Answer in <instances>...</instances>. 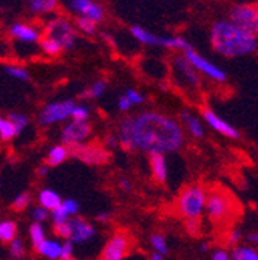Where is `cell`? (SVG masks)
I'll use <instances>...</instances> for the list:
<instances>
[{
	"label": "cell",
	"instance_id": "cell-13",
	"mask_svg": "<svg viewBox=\"0 0 258 260\" xmlns=\"http://www.w3.org/2000/svg\"><path fill=\"white\" fill-rule=\"evenodd\" d=\"M67 8L78 17H88L98 23L105 19V8L96 0H67Z\"/></svg>",
	"mask_w": 258,
	"mask_h": 260
},
{
	"label": "cell",
	"instance_id": "cell-18",
	"mask_svg": "<svg viewBox=\"0 0 258 260\" xmlns=\"http://www.w3.org/2000/svg\"><path fill=\"white\" fill-rule=\"evenodd\" d=\"M179 119L184 124V127L187 128V132L197 140H201L204 137V124L201 122V119L198 116L193 115L190 110L184 109L179 112Z\"/></svg>",
	"mask_w": 258,
	"mask_h": 260
},
{
	"label": "cell",
	"instance_id": "cell-43",
	"mask_svg": "<svg viewBox=\"0 0 258 260\" xmlns=\"http://www.w3.org/2000/svg\"><path fill=\"white\" fill-rule=\"evenodd\" d=\"M62 205L65 206V209L68 211V214H70V215H76V214H78V211H79V203H78L76 200H73V199L63 200V203H62Z\"/></svg>",
	"mask_w": 258,
	"mask_h": 260
},
{
	"label": "cell",
	"instance_id": "cell-6",
	"mask_svg": "<svg viewBox=\"0 0 258 260\" xmlns=\"http://www.w3.org/2000/svg\"><path fill=\"white\" fill-rule=\"evenodd\" d=\"M206 211L213 223H223L232 218L234 214V199L221 187H213L207 192Z\"/></svg>",
	"mask_w": 258,
	"mask_h": 260
},
{
	"label": "cell",
	"instance_id": "cell-34",
	"mask_svg": "<svg viewBox=\"0 0 258 260\" xmlns=\"http://www.w3.org/2000/svg\"><path fill=\"white\" fill-rule=\"evenodd\" d=\"M53 233L54 236L60 237V239H65V240H71V228L70 223H57L53 224Z\"/></svg>",
	"mask_w": 258,
	"mask_h": 260
},
{
	"label": "cell",
	"instance_id": "cell-11",
	"mask_svg": "<svg viewBox=\"0 0 258 260\" xmlns=\"http://www.w3.org/2000/svg\"><path fill=\"white\" fill-rule=\"evenodd\" d=\"M132 249V237L125 231H116L105 243L99 260H124Z\"/></svg>",
	"mask_w": 258,
	"mask_h": 260
},
{
	"label": "cell",
	"instance_id": "cell-15",
	"mask_svg": "<svg viewBox=\"0 0 258 260\" xmlns=\"http://www.w3.org/2000/svg\"><path fill=\"white\" fill-rule=\"evenodd\" d=\"M201 116H203V121L210 127L213 128L215 132H218L219 135L226 137V138H232V140H238L240 138V132L226 119H223L219 115H216L212 109L209 107H204L201 109Z\"/></svg>",
	"mask_w": 258,
	"mask_h": 260
},
{
	"label": "cell",
	"instance_id": "cell-10",
	"mask_svg": "<svg viewBox=\"0 0 258 260\" xmlns=\"http://www.w3.org/2000/svg\"><path fill=\"white\" fill-rule=\"evenodd\" d=\"M229 19L258 38V4H238L229 11Z\"/></svg>",
	"mask_w": 258,
	"mask_h": 260
},
{
	"label": "cell",
	"instance_id": "cell-25",
	"mask_svg": "<svg viewBox=\"0 0 258 260\" xmlns=\"http://www.w3.org/2000/svg\"><path fill=\"white\" fill-rule=\"evenodd\" d=\"M232 260H258V249L252 245H237L232 249Z\"/></svg>",
	"mask_w": 258,
	"mask_h": 260
},
{
	"label": "cell",
	"instance_id": "cell-39",
	"mask_svg": "<svg viewBox=\"0 0 258 260\" xmlns=\"http://www.w3.org/2000/svg\"><path fill=\"white\" fill-rule=\"evenodd\" d=\"M88 116H90V109L84 104H78L75 112H73V118L75 121H88Z\"/></svg>",
	"mask_w": 258,
	"mask_h": 260
},
{
	"label": "cell",
	"instance_id": "cell-51",
	"mask_svg": "<svg viewBox=\"0 0 258 260\" xmlns=\"http://www.w3.org/2000/svg\"><path fill=\"white\" fill-rule=\"evenodd\" d=\"M150 258H152V260H166L164 255H163V254H159V252H153V254L150 255Z\"/></svg>",
	"mask_w": 258,
	"mask_h": 260
},
{
	"label": "cell",
	"instance_id": "cell-47",
	"mask_svg": "<svg viewBox=\"0 0 258 260\" xmlns=\"http://www.w3.org/2000/svg\"><path fill=\"white\" fill-rule=\"evenodd\" d=\"M96 220H98L99 223H108L112 220V215L108 212H102V214H98L96 215Z\"/></svg>",
	"mask_w": 258,
	"mask_h": 260
},
{
	"label": "cell",
	"instance_id": "cell-38",
	"mask_svg": "<svg viewBox=\"0 0 258 260\" xmlns=\"http://www.w3.org/2000/svg\"><path fill=\"white\" fill-rule=\"evenodd\" d=\"M8 118L14 122V125L19 128V132H20V134H22V130L28 125V116L23 115V113H16V112H13V113H8Z\"/></svg>",
	"mask_w": 258,
	"mask_h": 260
},
{
	"label": "cell",
	"instance_id": "cell-2",
	"mask_svg": "<svg viewBox=\"0 0 258 260\" xmlns=\"http://www.w3.org/2000/svg\"><path fill=\"white\" fill-rule=\"evenodd\" d=\"M210 45L224 57H243L258 50V38L228 17L213 22L210 26Z\"/></svg>",
	"mask_w": 258,
	"mask_h": 260
},
{
	"label": "cell",
	"instance_id": "cell-37",
	"mask_svg": "<svg viewBox=\"0 0 258 260\" xmlns=\"http://www.w3.org/2000/svg\"><path fill=\"white\" fill-rule=\"evenodd\" d=\"M124 94L128 98V100H130V103L133 104V107H135V106H141V104L145 103V96H144L142 93H139L138 90H135V88H128V90H125Z\"/></svg>",
	"mask_w": 258,
	"mask_h": 260
},
{
	"label": "cell",
	"instance_id": "cell-24",
	"mask_svg": "<svg viewBox=\"0 0 258 260\" xmlns=\"http://www.w3.org/2000/svg\"><path fill=\"white\" fill-rule=\"evenodd\" d=\"M17 135H20V132H19V128L14 125V122L8 116L0 118V140L7 143V141L14 140Z\"/></svg>",
	"mask_w": 258,
	"mask_h": 260
},
{
	"label": "cell",
	"instance_id": "cell-17",
	"mask_svg": "<svg viewBox=\"0 0 258 260\" xmlns=\"http://www.w3.org/2000/svg\"><path fill=\"white\" fill-rule=\"evenodd\" d=\"M70 223V228H71V242L73 243H84V242H88L90 239H93L94 236V228L91 223H88L85 218L82 217H71L68 220Z\"/></svg>",
	"mask_w": 258,
	"mask_h": 260
},
{
	"label": "cell",
	"instance_id": "cell-31",
	"mask_svg": "<svg viewBox=\"0 0 258 260\" xmlns=\"http://www.w3.org/2000/svg\"><path fill=\"white\" fill-rule=\"evenodd\" d=\"M41 50L47 54V56H50V57H56V56H59L63 50H62V47L54 41V39H50V38H44L42 41H41Z\"/></svg>",
	"mask_w": 258,
	"mask_h": 260
},
{
	"label": "cell",
	"instance_id": "cell-48",
	"mask_svg": "<svg viewBox=\"0 0 258 260\" xmlns=\"http://www.w3.org/2000/svg\"><path fill=\"white\" fill-rule=\"evenodd\" d=\"M119 187L124 189V190H130V189H132V187H130V181L125 180V178H121V180H119Z\"/></svg>",
	"mask_w": 258,
	"mask_h": 260
},
{
	"label": "cell",
	"instance_id": "cell-29",
	"mask_svg": "<svg viewBox=\"0 0 258 260\" xmlns=\"http://www.w3.org/2000/svg\"><path fill=\"white\" fill-rule=\"evenodd\" d=\"M75 25H76L78 31L85 36H93V35H96V31H98V22H94L88 17H76Z\"/></svg>",
	"mask_w": 258,
	"mask_h": 260
},
{
	"label": "cell",
	"instance_id": "cell-36",
	"mask_svg": "<svg viewBox=\"0 0 258 260\" xmlns=\"http://www.w3.org/2000/svg\"><path fill=\"white\" fill-rule=\"evenodd\" d=\"M70 217L71 215L68 214V211L65 209V206H63V205H60L57 209L51 211V220H53L54 224H57V223H67L70 220Z\"/></svg>",
	"mask_w": 258,
	"mask_h": 260
},
{
	"label": "cell",
	"instance_id": "cell-19",
	"mask_svg": "<svg viewBox=\"0 0 258 260\" xmlns=\"http://www.w3.org/2000/svg\"><path fill=\"white\" fill-rule=\"evenodd\" d=\"M150 161V169L152 175L156 183L164 184L167 181V162H166V155L164 153H152L149 155Z\"/></svg>",
	"mask_w": 258,
	"mask_h": 260
},
{
	"label": "cell",
	"instance_id": "cell-54",
	"mask_svg": "<svg viewBox=\"0 0 258 260\" xmlns=\"http://www.w3.org/2000/svg\"><path fill=\"white\" fill-rule=\"evenodd\" d=\"M67 260H76V258H75V257H71V258H67Z\"/></svg>",
	"mask_w": 258,
	"mask_h": 260
},
{
	"label": "cell",
	"instance_id": "cell-46",
	"mask_svg": "<svg viewBox=\"0 0 258 260\" xmlns=\"http://www.w3.org/2000/svg\"><path fill=\"white\" fill-rule=\"evenodd\" d=\"M105 144H107V147H108V149H115L116 146H119L118 135H116V137H115V135H107V138H105Z\"/></svg>",
	"mask_w": 258,
	"mask_h": 260
},
{
	"label": "cell",
	"instance_id": "cell-22",
	"mask_svg": "<svg viewBox=\"0 0 258 260\" xmlns=\"http://www.w3.org/2000/svg\"><path fill=\"white\" fill-rule=\"evenodd\" d=\"M34 251L42 257H47L50 260H57L62 257V243L56 240H45Z\"/></svg>",
	"mask_w": 258,
	"mask_h": 260
},
{
	"label": "cell",
	"instance_id": "cell-53",
	"mask_svg": "<svg viewBox=\"0 0 258 260\" xmlns=\"http://www.w3.org/2000/svg\"><path fill=\"white\" fill-rule=\"evenodd\" d=\"M13 260H28V258H13Z\"/></svg>",
	"mask_w": 258,
	"mask_h": 260
},
{
	"label": "cell",
	"instance_id": "cell-23",
	"mask_svg": "<svg viewBox=\"0 0 258 260\" xmlns=\"http://www.w3.org/2000/svg\"><path fill=\"white\" fill-rule=\"evenodd\" d=\"M39 203L42 208L48 209V211H54L62 205V200L59 197V193H56L51 189H44L39 193Z\"/></svg>",
	"mask_w": 258,
	"mask_h": 260
},
{
	"label": "cell",
	"instance_id": "cell-5",
	"mask_svg": "<svg viewBox=\"0 0 258 260\" xmlns=\"http://www.w3.org/2000/svg\"><path fill=\"white\" fill-rule=\"evenodd\" d=\"M130 35L136 42H139L141 45H147V47H163L166 50H176V51H182V53L192 47L181 36H159V35H155V32L145 29L141 25H133L130 28Z\"/></svg>",
	"mask_w": 258,
	"mask_h": 260
},
{
	"label": "cell",
	"instance_id": "cell-50",
	"mask_svg": "<svg viewBox=\"0 0 258 260\" xmlns=\"http://www.w3.org/2000/svg\"><path fill=\"white\" fill-rule=\"evenodd\" d=\"M48 165H44V166H41V168H38V174L41 175V177H44V175H47L48 174Z\"/></svg>",
	"mask_w": 258,
	"mask_h": 260
},
{
	"label": "cell",
	"instance_id": "cell-44",
	"mask_svg": "<svg viewBox=\"0 0 258 260\" xmlns=\"http://www.w3.org/2000/svg\"><path fill=\"white\" fill-rule=\"evenodd\" d=\"M212 260H232V255L228 252V251H224V249H215L213 254H212Z\"/></svg>",
	"mask_w": 258,
	"mask_h": 260
},
{
	"label": "cell",
	"instance_id": "cell-40",
	"mask_svg": "<svg viewBox=\"0 0 258 260\" xmlns=\"http://www.w3.org/2000/svg\"><path fill=\"white\" fill-rule=\"evenodd\" d=\"M132 107H133V104L130 103V100H128V98H127L125 94H122V96L118 98V110H119V112L127 113Z\"/></svg>",
	"mask_w": 258,
	"mask_h": 260
},
{
	"label": "cell",
	"instance_id": "cell-35",
	"mask_svg": "<svg viewBox=\"0 0 258 260\" xmlns=\"http://www.w3.org/2000/svg\"><path fill=\"white\" fill-rule=\"evenodd\" d=\"M10 245V254L13 255V258H23L25 255V243L22 239L16 237Z\"/></svg>",
	"mask_w": 258,
	"mask_h": 260
},
{
	"label": "cell",
	"instance_id": "cell-14",
	"mask_svg": "<svg viewBox=\"0 0 258 260\" xmlns=\"http://www.w3.org/2000/svg\"><path fill=\"white\" fill-rule=\"evenodd\" d=\"M91 134V124L88 121H75L71 119L68 124L63 125L60 132V140L63 144H67L70 147L84 144L85 140Z\"/></svg>",
	"mask_w": 258,
	"mask_h": 260
},
{
	"label": "cell",
	"instance_id": "cell-45",
	"mask_svg": "<svg viewBox=\"0 0 258 260\" xmlns=\"http://www.w3.org/2000/svg\"><path fill=\"white\" fill-rule=\"evenodd\" d=\"M240 240H241V233H240L238 230H232V231L229 233V236H228V243L237 246Z\"/></svg>",
	"mask_w": 258,
	"mask_h": 260
},
{
	"label": "cell",
	"instance_id": "cell-41",
	"mask_svg": "<svg viewBox=\"0 0 258 260\" xmlns=\"http://www.w3.org/2000/svg\"><path fill=\"white\" fill-rule=\"evenodd\" d=\"M50 217V211L48 209H45V208H36L34 211H33V218H34V221L36 223H42V221H45L47 218Z\"/></svg>",
	"mask_w": 258,
	"mask_h": 260
},
{
	"label": "cell",
	"instance_id": "cell-27",
	"mask_svg": "<svg viewBox=\"0 0 258 260\" xmlns=\"http://www.w3.org/2000/svg\"><path fill=\"white\" fill-rule=\"evenodd\" d=\"M105 90H107V81L98 79L82 93V96L87 98V100H98V98H101L105 93Z\"/></svg>",
	"mask_w": 258,
	"mask_h": 260
},
{
	"label": "cell",
	"instance_id": "cell-8",
	"mask_svg": "<svg viewBox=\"0 0 258 260\" xmlns=\"http://www.w3.org/2000/svg\"><path fill=\"white\" fill-rule=\"evenodd\" d=\"M71 149V156L78 158L79 161L85 162V165L91 166H102L107 165L112 159V153L108 149L99 143H84L70 147Z\"/></svg>",
	"mask_w": 258,
	"mask_h": 260
},
{
	"label": "cell",
	"instance_id": "cell-9",
	"mask_svg": "<svg viewBox=\"0 0 258 260\" xmlns=\"http://www.w3.org/2000/svg\"><path fill=\"white\" fill-rule=\"evenodd\" d=\"M182 54L193 65V69H195L198 73H201L203 76H206L207 79L215 81V82H219V84L221 82H226V79H228V73H226L221 67H218V65H215L212 60H209L207 57H204L203 54H200L193 47H190L189 50H186Z\"/></svg>",
	"mask_w": 258,
	"mask_h": 260
},
{
	"label": "cell",
	"instance_id": "cell-52",
	"mask_svg": "<svg viewBox=\"0 0 258 260\" xmlns=\"http://www.w3.org/2000/svg\"><path fill=\"white\" fill-rule=\"evenodd\" d=\"M201 249H203V251H207V249H209V246H207L206 243H203V245H201Z\"/></svg>",
	"mask_w": 258,
	"mask_h": 260
},
{
	"label": "cell",
	"instance_id": "cell-7",
	"mask_svg": "<svg viewBox=\"0 0 258 260\" xmlns=\"http://www.w3.org/2000/svg\"><path fill=\"white\" fill-rule=\"evenodd\" d=\"M76 106L78 104L73 100L48 103L42 107V110L38 116V121L42 127H50L56 122H63V121L73 118V112H75Z\"/></svg>",
	"mask_w": 258,
	"mask_h": 260
},
{
	"label": "cell",
	"instance_id": "cell-26",
	"mask_svg": "<svg viewBox=\"0 0 258 260\" xmlns=\"http://www.w3.org/2000/svg\"><path fill=\"white\" fill-rule=\"evenodd\" d=\"M17 237V223L14 220H2L0 223V240L2 243H11Z\"/></svg>",
	"mask_w": 258,
	"mask_h": 260
},
{
	"label": "cell",
	"instance_id": "cell-21",
	"mask_svg": "<svg viewBox=\"0 0 258 260\" xmlns=\"http://www.w3.org/2000/svg\"><path fill=\"white\" fill-rule=\"evenodd\" d=\"M71 156V149L67 144H56L50 149L48 156H47V165L50 168H56L59 165H62L63 161H67Z\"/></svg>",
	"mask_w": 258,
	"mask_h": 260
},
{
	"label": "cell",
	"instance_id": "cell-4",
	"mask_svg": "<svg viewBox=\"0 0 258 260\" xmlns=\"http://www.w3.org/2000/svg\"><path fill=\"white\" fill-rule=\"evenodd\" d=\"M206 203H207L206 189L201 184H189L178 195L176 209L186 220L200 218L203 211L206 209Z\"/></svg>",
	"mask_w": 258,
	"mask_h": 260
},
{
	"label": "cell",
	"instance_id": "cell-33",
	"mask_svg": "<svg viewBox=\"0 0 258 260\" xmlns=\"http://www.w3.org/2000/svg\"><path fill=\"white\" fill-rule=\"evenodd\" d=\"M150 243H152V248L155 249V252H159L166 255L169 252L167 249V242H166V237L163 234H153L150 237Z\"/></svg>",
	"mask_w": 258,
	"mask_h": 260
},
{
	"label": "cell",
	"instance_id": "cell-1",
	"mask_svg": "<svg viewBox=\"0 0 258 260\" xmlns=\"http://www.w3.org/2000/svg\"><path fill=\"white\" fill-rule=\"evenodd\" d=\"M118 140L124 150L152 153H175L184 146L181 124L161 112L145 110L127 115L118 124Z\"/></svg>",
	"mask_w": 258,
	"mask_h": 260
},
{
	"label": "cell",
	"instance_id": "cell-3",
	"mask_svg": "<svg viewBox=\"0 0 258 260\" xmlns=\"http://www.w3.org/2000/svg\"><path fill=\"white\" fill-rule=\"evenodd\" d=\"M78 28L67 16H53L44 26V38L54 39L63 51L73 50L78 42Z\"/></svg>",
	"mask_w": 258,
	"mask_h": 260
},
{
	"label": "cell",
	"instance_id": "cell-16",
	"mask_svg": "<svg viewBox=\"0 0 258 260\" xmlns=\"http://www.w3.org/2000/svg\"><path fill=\"white\" fill-rule=\"evenodd\" d=\"M173 69H175V73L179 79H182V82L186 85H189L190 88H198L200 84H201V79H200V75L198 72L193 69V65L186 59V56H176L173 59Z\"/></svg>",
	"mask_w": 258,
	"mask_h": 260
},
{
	"label": "cell",
	"instance_id": "cell-30",
	"mask_svg": "<svg viewBox=\"0 0 258 260\" xmlns=\"http://www.w3.org/2000/svg\"><path fill=\"white\" fill-rule=\"evenodd\" d=\"M29 239H31V243H33V249H36L41 243H44L47 240L45 231L41 223H33L29 226Z\"/></svg>",
	"mask_w": 258,
	"mask_h": 260
},
{
	"label": "cell",
	"instance_id": "cell-42",
	"mask_svg": "<svg viewBox=\"0 0 258 260\" xmlns=\"http://www.w3.org/2000/svg\"><path fill=\"white\" fill-rule=\"evenodd\" d=\"M73 257V242L71 240H65L62 243V257L60 260H67Z\"/></svg>",
	"mask_w": 258,
	"mask_h": 260
},
{
	"label": "cell",
	"instance_id": "cell-49",
	"mask_svg": "<svg viewBox=\"0 0 258 260\" xmlns=\"http://www.w3.org/2000/svg\"><path fill=\"white\" fill-rule=\"evenodd\" d=\"M247 240H249L252 245L258 246V233H250V234L247 236Z\"/></svg>",
	"mask_w": 258,
	"mask_h": 260
},
{
	"label": "cell",
	"instance_id": "cell-32",
	"mask_svg": "<svg viewBox=\"0 0 258 260\" xmlns=\"http://www.w3.org/2000/svg\"><path fill=\"white\" fill-rule=\"evenodd\" d=\"M29 203H31V195L28 192H22L13 200L11 209L16 211V212H22V211H25L29 206Z\"/></svg>",
	"mask_w": 258,
	"mask_h": 260
},
{
	"label": "cell",
	"instance_id": "cell-28",
	"mask_svg": "<svg viewBox=\"0 0 258 260\" xmlns=\"http://www.w3.org/2000/svg\"><path fill=\"white\" fill-rule=\"evenodd\" d=\"M4 72H5V75H8L10 78H13L16 81H28L29 79L28 70L19 63H5Z\"/></svg>",
	"mask_w": 258,
	"mask_h": 260
},
{
	"label": "cell",
	"instance_id": "cell-12",
	"mask_svg": "<svg viewBox=\"0 0 258 260\" xmlns=\"http://www.w3.org/2000/svg\"><path fill=\"white\" fill-rule=\"evenodd\" d=\"M8 36L23 45H36L41 44L44 39V29H41L34 23H28V22H14L8 28Z\"/></svg>",
	"mask_w": 258,
	"mask_h": 260
},
{
	"label": "cell",
	"instance_id": "cell-20",
	"mask_svg": "<svg viewBox=\"0 0 258 260\" xmlns=\"http://www.w3.org/2000/svg\"><path fill=\"white\" fill-rule=\"evenodd\" d=\"M59 8V0H29L28 10L33 16H53Z\"/></svg>",
	"mask_w": 258,
	"mask_h": 260
}]
</instances>
